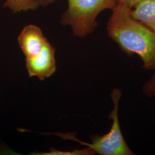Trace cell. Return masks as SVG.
Returning a JSON list of instances; mask_svg holds the SVG:
<instances>
[{
    "label": "cell",
    "mask_w": 155,
    "mask_h": 155,
    "mask_svg": "<svg viewBox=\"0 0 155 155\" xmlns=\"http://www.w3.org/2000/svg\"><path fill=\"white\" fill-rule=\"evenodd\" d=\"M107 34L127 55H137L145 70L155 71V32L134 18L130 8L117 4L106 26Z\"/></svg>",
    "instance_id": "cell-1"
},
{
    "label": "cell",
    "mask_w": 155,
    "mask_h": 155,
    "mask_svg": "<svg viewBox=\"0 0 155 155\" xmlns=\"http://www.w3.org/2000/svg\"><path fill=\"white\" fill-rule=\"evenodd\" d=\"M117 0H68V7L62 14L61 24L71 28L74 36L84 38L94 32L98 26L100 13L112 10Z\"/></svg>",
    "instance_id": "cell-2"
},
{
    "label": "cell",
    "mask_w": 155,
    "mask_h": 155,
    "mask_svg": "<svg viewBox=\"0 0 155 155\" xmlns=\"http://www.w3.org/2000/svg\"><path fill=\"white\" fill-rule=\"evenodd\" d=\"M113 108L108 118L112 120L110 131L104 135L92 134L90 136L91 143H83L78 140L72 134H60L64 139H70L88 147L95 153L100 155H134V152L128 146L123 136L118 117L120 101L122 96L121 90L120 88H113L110 94Z\"/></svg>",
    "instance_id": "cell-3"
},
{
    "label": "cell",
    "mask_w": 155,
    "mask_h": 155,
    "mask_svg": "<svg viewBox=\"0 0 155 155\" xmlns=\"http://www.w3.org/2000/svg\"><path fill=\"white\" fill-rule=\"evenodd\" d=\"M55 49L47 41L39 54L25 58L26 68L30 77H36L44 81L56 71Z\"/></svg>",
    "instance_id": "cell-4"
},
{
    "label": "cell",
    "mask_w": 155,
    "mask_h": 155,
    "mask_svg": "<svg viewBox=\"0 0 155 155\" xmlns=\"http://www.w3.org/2000/svg\"><path fill=\"white\" fill-rule=\"evenodd\" d=\"M17 40L25 58L38 55L47 41L40 27L33 24L22 29Z\"/></svg>",
    "instance_id": "cell-5"
},
{
    "label": "cell",
    "mask_w": 155,
    "mask_h": 155,
    "mask_svg": "<svg viewBox=\"0 0 155 155\" xmlns=\"http://www.w3.org/2000/svg\"><path fill=\"white\" fill-rule=\"evenodd\" d=\"M134 18L155 32V0H143L130 9Z\"/></svg>",
    "instance_id": "cell-6"
},
{
    "label": "cell",
    "mask_w": 155,
    "mask_h": 155,
    "mask_svg": "<svg viewBox=\"0 0 155 155\" xmlns=\"http://www.w3.org/2000/svg\"><path fill=\"white\" fill-rule=\"evenodd\" d=\"M4 6L14 13L36 10L40 5L37 0H6Z\"/></svg>",
    "instance_id": "cell-7"
},
{
    "label": "cell",
    "mask_w": 155,
    "mask_h": 155,
    "mask_svg": "<svg viewBox=\"0 0 155 155\" xmlns=\"http://www.w3.org/2000/svg\"><path fill=\"white\" fill-rule=\"evenodd\" d=\"M33 155H95L94 151L88 147L83 149L73 150L71 151H61L55 150L54 148H51L48 152L33 153Z\"/></svg>",
    "instance_id": "cell-8"
},
{
    "label": "cell",
    "mask_w": 155,
    "mask_h": 155,
    "mask_svg": "<svg viewBox=\"0 0 155 155\" xmlns=\"http://www.w3.org/2000/svg\"><path fill=\"white\" fill-rule=\"evenodd\" d=\"M142 93L148 97L155 96V72L150 79L144 83L142 87Z\"/></svg>",
    "instance_id": "cell-9"
},
{
    "label": "cell",
    "mask_w": 155,
    "mask_h": 155,
    "mask_svg": "<svg viewBox=\"0 0 155 155\" xmlns=\"http://www.w3.org/2000/svg\"><path fill=\"white\" fill-rule=\"evenodd\" d=\"M141 1L143 0H117V4H122L124 5L127 6L131 9L136 4H137L138 2Z\"/></svg>",
    "instance_id": "cell-10"
},
{
    "label": "cell",
    "mask_w": 155,
    "mask_h": 155,
    "mask_svg": "<svg viewBox=\"0 0 155 155\" xmlns=\"http://www.w3.org/2000/svg\"><path fill=\"white\" fill-rule=\"evenodd\" d=\"M56 0H37L40 6H47L55 2Z\"/></svg>",
    "instance_id": "cell-11"
}]
</instances>
